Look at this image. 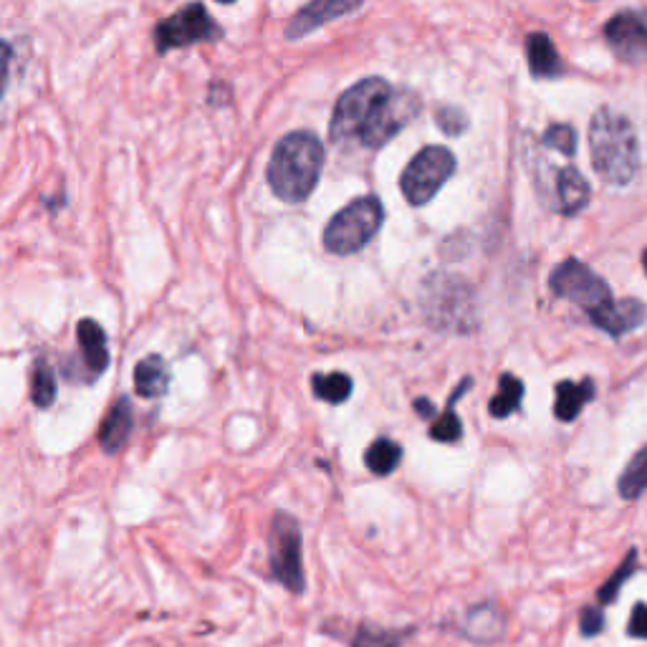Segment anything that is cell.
Returning <instances> with one entry per match:
<instances>
[{"label":"cell","instance_id":"obj_20","mask_svg":"<svg viewBox=\"0 0 647 647\" xmlns=\"http://www.w3.org/2000/svg\"><path fill=\"white\" fill-rule=\"evenodd\" d=\"M402 460V448L395 443V440L380 438L375 443L369 445L367 453H364V463L372 473L377 476H390L397 466H400Z\"/></svg>","mask_w":647,"mask_h":647},{"label":"cell","instance_id":"obj_8","mask_svg":"<svg viewBox=\"0 0 647 647\" xmlns=\"http://www.w3.org/2000/svg\"><path fill=\"white\" fill-rule=\"evenodd\" d=\"M220 38H223V28L215 23V18H210L203 3H190L155 26L157 54L188 49L195 43H215Z\"/></svg>","mask_w":647,"mask_h":647},{"label":"cell","instance_id":"obj_2","mask_svg":"<svg viewBox=\"0 0 647 647\" xmlns=\"http://www.w3.org/2000/svg\"><path fill=\"white\" fill-rule=\"evenodd\" d=\"M327 152L314 132L286 134L279 145L273 147L271 162H268V185L273 195L289 205H299L314 193L324 170Z\"/></svg>","mask_w":647,"mask_h":647},{"label":"cell","instance_id":"obj_11","mask_svg":"<svg viewBox=\"0 0 647 647\" xmlns=\"http://www.w3.org/2000/svg\"><path fill=\"white\" fill-rule=\"evenodd\" d=\"M359 8H362V3H357V0H354V3L352 0H314V3L301 8V11L286 23V38H289V41H299V38L309 36L311 31L324 26V23L359 11Z\"/></svg>","mask_w":647,"mask_h":647},{"label":"cell","instance_id":"obj_6","mask_svg":"<svg viewBox=\"0 0 647 647\" xmlns=\"http://www.w3.org/2000/svg\"><path fill=\"white\" fill-rule=\"evenodd\" d=\"M268 567H271L273 582H279L286 592L296 594V597L306 592L301 526L286 511H276L271 519V529H268Z\"/></svg>","mask_w":647,"mask_h":647},{"label":"cell","instance_id":"obj_21","mask_svg":"<svg viewBox=\"0 0 647 647\" xmlns=\"http://www.w3.org/2000/svg\"><path fill=\"white\" fill-rule=\"evenodd\" d=\"M617 488H620V496L625 501H635V498L642 496V491H647V445L637 450L635 458L627 463Z\"/></svg>","mask_w":647,"mask_h":647},{"label":"cell","instance_id":"obj_13","mask_svg":"<svg viewBox=\"0 0 647 647\" xmlns=\"http://www.w3.org/2000/svg\"><path fill=\"white\" fill-rule=\"evenodd\" d=\"M647 309L640 299H622V301H610L602 309L592 311L589 319L597 329L607 332L610 337H622L627 332H635L645 321Z\"/></svg>","mask_w":647,"mask_h":647},{"label":"cell","instance_id":"obj_22","mask_svg":"<svg viewBox=\"0 0 647 647\" xmlns=\"http://www.w3.org/2000/svg\"><path fill=\"white\" fill-rule=\"evenodd\" d=\"M521 397H524V385H521L519 377L501 375V380H498V392L493 395L488 410H491L493 418H498V420L508 418L511 412L519 410Z\"/></svg>","mask_w":647,"mask_h":647},{"label":"cell","instance_id":"obj_15","mask_svg":"<svg viewBox=\"0 0 647 647\" xmlns=\"http://www.w3.org/2000/svg\"><path fill=\"white\" fill-rule=\"evenodd\" d=\"M170 380V364L160 354H150L134 367V392L145 400H157V397L165 395L170 390Z\"/></svg>","mask_w":647,"mask_h":647},{"label":"cell","instance_id":"obj_26","mask_svg":"<svg viewBox=\"0 0 647 647\" xmlns=\"http://www.w3.org/2000/svg\"><path fill=\"white\" fill-rule=\"evenodd\" d=\"M544 145L559 155L572 157L577 152V132L569 124H551L544 134Z\"/></svg>","mask_w":647,"mask_h":647},{"label":"cell","instance_id":"obj_30","mask_svg":"<svg viewBox=\"0 0 647 647\" xmlns=\"http://www.w3.org/2000/svg\"><path fill=\"white\" fill-rule=\"evenodd\" d=\"M627 637L632 640H647V605L645 602H637L632 607L630 622H627Z\"/></svg>","mask_w":647,"mask_h":647},{"label":"cell","instance_id":"obj_27","mask_svg":"<svg viewBox=\"0 0 647 647\" xmlns=\"http://www.w3.org/2000/svg\"><path fill=\"white\" fill-rule=\"evenodd\" d=\"M430 438L438 440V443H458L463 438V425H460V418L455 415L453 407H448L445 415L435 420L433 428H430Z\"/></svg>","mask_w":647,"mask_h":647},{"label":"cell","instance_id":"obj_29","mask_svg":"<svg viewBox=\"0 0 647 647\" xmlns=\"http://www.w3.org/2000/svg\"><path fill=\"white\" fill-rule=\"evenodd\" d=\"M579 632L582 637H597L605 632V615L599 607H584L579 617Z\"/></svg>","mask_w":647,"mask_h":647},{"label":"cell","instance_id":"obj_17","mask_svg":"<svg viewBox=\"0 0 647 647\" xmlns=\"http://www.w3.org/2000/svg\"><path fill=\"white\" fill-rule=\"evenodd\" d=\"M526 59H529V71L536 79H557L564 74L557 46L551 43L546 33H531L526 38Z\"/></svg>","mask_w":647,"mask_h":647},{"label":"cell","instance_id":"obj_4","mask_svg":"<svg viewBox=\"0 0 647 647\" xmlns=\"http://www.w3.org/2000/svg\"><path fill=\"white\" fill-rule=\"evenodd\" d=\"M423 314L440 332H473L478 316L471 286L450 273H435L423 284Z\"/></svg>","mask_w":647,"mask_h":647},{"label":"cell","instance_id":"obj_19","mask_svg":"<svg viewBox=\"0 0 647 647\" xmlns=\"http://www.w3.org/2000/svg\"><path fill=\"white\" fill-rule=\"evenodd\" d=\"M594 397V382L582 380H562L557 385V405H554V415H557L562 423H572V420L579 418L582 407L587 405Z\"/></svg>","mask_w":647,"mask_h":647},{"label":"cell","instance_id":"obj_25","mask_svg":"<svg viewBox=\"0 0 647 647\" xmlns=\"http://www.w3.org/2000/svg\"><path fill=\"white\" fill-rule=\"evenodd\" d=\"M635 569H637V551L632 549L630 554L625 557V562H622L620 567H617L615 572H612V577H607V582L602 584V587H599V592H597L599 605H602V607L612 605V602H615V599L620 597L622 584H625L627 579H630L632 574H635Z\"/></svg>","mask_w":647,"mask_h":647},{"label":"cell","instance_id":"obj_31","mask_svg":"<svg viewBox=\"0 0 647 647\" xmlns=\"http://www.w3.org/2000/svg\"><path fill=\"white\" fill-rule=\"evenodd\" d=\"M11 59H13L11 43H6L3 38H0V97L6 94L8 76H11Z\"/></svg>","mask_w":647,"mask_h":647},{"label":"cell","instance_id":"obj_9","mask_svg":"<svg viewBox=\"0 0 647 647\" xmlns=\"http://www.w3.org/2000/svg\"><path fill=\"white\" fill-rule=\"evenodd\" d=\"M549 286L554 294L582 306L589 314L612 301V291L607 286V281L599 279L587 263L577 261V258H567V261L559 263L551 271Z\"/></svg>","mask_w":647,"mask_h":647},{"label":"cell","instance_id":"obj_24","mask_svg":"<svg viewBox=\"0 0 647 647\" xmlns=\"http://www.w3.org/2000/svg\"><path fill=\"white\" fill-rule=\"evenodd\" d=\"M311 390L319 400L332 402V405H342L352 395V380L344 372H329V375H314L311 377Z\"/></svg>","mask_w":647,"mask_h":647},{"label":"cell","instance_id":"obj_7","mask_svg":"<svg viewBox=\"0 0 647 647\" xmlns=\"http://www.w3.org/2000/svg\"><path fill=\"white\" fill-rule=\"evenodd\" d=\"M453 172V152L445 150V147H425V150H420L418 155L412 157L410 165L402 172V195L407 198V203L420 208V205L430 203V200L440 193V188L450 180Z\"/></svg>","mask_w":647,"mask_h":647},{"label":"cell","instance_id":"obj_32","mask_svg":"<svg viewBox=\"0 0 647 647\" xmlns=\"http://www.w3.org/2000/svg\"><path fill=\"white\" fill-rule=\"evenodd\" d=\"M415 410H418V415H423V418H433L435 415L433 402L423 400V397H420V400H415Z\"/></svg>","mask_w":647,"mask_h":647},{"label":"cell","instance_id":"obj_14","mask_svg":"<svg viewBox=\"0 0 647 647\" xmlns=\"http://www.w3.org/2000/svg\"><path fill=\"white\" fill-rule=\"evenodd\" d=\"M589 185L577 167H562L554 177V205L559 213L577 215L587 208Z\"/></svg>","mask_w":647,"mask_h":647},{"label":"cell","instance_id":"obj_1","mask_svg":"<svg viewBox=\"0 0 647 647\" xmlns=\"http://www.w3.org/2000/svg\"><path fill=\"white\" fill-rule=\"evenodd\" d=\"M420 114V97L410 89H392L390 81L369 76L339 97L334 107L329 140L380 150Z\"/></svg>","mask_w":647,"mask_h":647},{"label":"cell","instance_id":"obj_16","mask_svg":"<svg viewBox=\"0 0 647 647\" xmlns=\"http://www.w3.org/2000/svg\"><path fill=\"white\" fill-rule=\"evenodd\" d=\"M132 405L127 397H119L112 405V410L104 415L102 428H99V443H102L104 453H117L124 448V443L132 435Z\"/></svg>","mask_w":647,"mask_h":647},{"label":"cell","instance_id":"obj_12","mask_svg":"<svg viewBox=\"0 0 647 647\" xmlns=\"http://www.w3.org/2000/svg\"><path fill=\"white\" fill-rule=\"evenodd\" d=\"M76 339H79L81 367H84V382H94L109 364V347L107 332L99 327L94 319H81L76 327Z\"/></svg>","mask_w":647,"mask_h":647},{"label":"cell","instance_id":"obj_3","mask_svg":"<svg viewBox=\"0 0 647 647\" xmlns=\"http://www.w3.org/2000/svg\"><path fill=\"white\" fill-rule=\"evenodd\" d=\"M589 155L599 177L610 185H627L640 170V142L630 119L610 107L594 112L589 122Z\"/></svg>","mask_w":647,"mask_h":647},{"label":"cell","instance_id":"obj_5","mask_svg":"<svg viewBox=\"0 0 647 647\" xmlns=\"http://www.w3.org/2000/svg\"><path fill=\"white\" fill-rule=\"evenodd\" d=\"M382 220H385V208L380 198L364 195L352 200L324 228V248L334 256H352L380 233Z\"/></svg>","mask_w":647,"mask_h":647},{"label":"cell","instance_id":"obj_33","mask_svg":"<svg viewBox=\"0 0 647 647\" xmlns=\"http://www.w3.org/2000/svg\"><path fill=\"white\" fill-rule=\"evenodd\" d=\"M642 263H645V273H647V251L642 253Z\"/></svg>","mask_w":647,"mask_h":647},{"label":"cell","instance_id":"obj_18","mask_svg":"<svg viewBox=\"0 0 647 647\" xmlns=\"http://www.w3.org/2000/svg\"><path fill=\"white\" fill-rule=\"evenodd\" d=\"M418 627H382L372 622H359L349 637V647H402Z\"/></svg>","mask_w":647,"mask_h":647},{"label":"cell","instance_id":"obj_10","mask_svg":"<svg viewBox=\"0 0 647 647\" xmlns=\"http://www.w3.org/2000/svg\"><path fill=\"white\" fill-rule=\"evenodd\" d=\"M605 38L617 59L625 64L647 61V23L635 13H617L607 21Z\"/></svg>","mask_w":647,"mask_h":647},{"label":"cell","instance_id":"obj_28","mask_svg":"<svg viewBox=\"0 0 647 647\" xmlns=\"http://www.w3.org/2000/svg\"><path fill=\"white\" fill-rule=\"evenodd\" d=\"M435 122H438V127L443 129L445 134H450V137H458V134L466 132L468 127L466 112L458 107H438V112H435Z\"/></svg>","mask_w":647,"mask_h":647},{"label":"cell","instance_id":"obj_23","mask_svg":"<svg viewBox=\"0 0 647 647\" xmlns=\"http://www.w3.org/2000/svg\"><path fill=\"white\" fill-rule=\"evenodd\" d=\"M31 400L33 405L41 407V410L51 407L56 400L54 369H51V364L43 357H38L31 369Z\"/></svg>","mask_w":647,"mask_h":647}]
</instances>
